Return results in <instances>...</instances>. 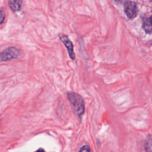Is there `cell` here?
Wrapping results in <instances>:
<instances>
[{
    "instance_id": "cell-1",
    "label": "cell",
    "mask_w": 152,
    "mask_h": 152,
    "mask_svg": "<svg viewBox=\"0 0 152 152\" xmlns=\"http://www.w3.org/2000/svg\"><path fill=\"white\" fill-rule=\"evenodd\" d=\"M67 97L74 113L79 117H81L85 111L84 102L82 96L77 93L71 91L67 93Z\"/></svg>"
},
{
    "instance_id": "cell-2",
    "label": "cell",
    "mask_w": 152,
    "mask_h": 152,
    "mask_svg": "<svg viewBox=\"0 0 152 152\" xmlns=\"http://www.w3.org/2000/svg\"><path fill=\"white\" fill-rule=\"evenodd\" d=\"M20 50L14 47L5 49L1 53V61H7L15 59L20 55Z\"/></svg>"
},
{
    "instance_id": "cell-3",
    "label": "cell",
    "mask_w": 152,
    "mask_h": 152,
    "mask_svg": "<svg viewBox=\"0 0 152 152\" xmlns=\"http://www.w3.org/2000/svg\"><path fill=\"white\" fill-rule=\"evenodd\" d=\"M124 11L129 18H135L138 13L137 4L134 1H126L124 4Z\"/></svg>"
},
{
    "instance_id": "cell-4",
    "label": "cell",
    "mask_w": 152,
    "mask_h": 152,
    "mask_svg": "<svg viewBox=\"0 0 152 152\" xmlns=\"http://www.w3.org/2000/svg\"><path fill=\"white\" fill-rule=\"evenodd\" d=\"M59 38H60V40L62 41V42L64 43V45L65 46L66 48L67 49V51L68 52L70 58L72 59H74L75 55L74 52L73 44L72 42L70 40L68 37L64 34H62V33L60 34Z\"/></svg>"
},
{
    "instance_id": "cell-5",
    "label": "cell",
    "mask_w": 152,
    "mask_h": 152,
    "mask_svg": "<svg viewBox=\"0 0 152 152\" xmlns=\"http://www.w3.org/2000/svg\"><path fill=\"white\" fill-rule=\"evenodd\" d=\"M23 1L20 0H16V1H9L8 4L10 8L13 11H20L21 8V4Z\"/></svg>"
},
{
    "instance_id": "cell-6",
    "label": "cell",
    "mask_w": 152,
    "mask_h": 152,
    "mask_svg": "<svg viewBox=\"0 0 152 152\" xmlns=\"http://www.w3.org/2000/svg\"><path fill=\"white\" fill-rule=\"evenodd\" d=\"M144 148L146 152H152V135H148L145 140Z\"/></svg>"
},
{
    "instance_id": "cell-7",
    "label": "cell",
    "mask_w": 152,
    "mask_h": 152,
    "mask_svg": "<svg viewBox=\"0 0 152 152\" xmlns=\"http://www.w3.org/2000/svg\"><path fill=\"white\" fill-rule=\"evenodd\" d=\"M143 28L147 33H151L152 32V24L150 18H146L144 21Z\"/></svg>"
},
{
    "instance_id": "cell-8",
    "label": "cell",
    "mask_w": 152,
    "mask_h": 152,
    "mask_svg": "<svg viewBox=\"0 0 152 152\" xmlns=\"http://www.w3.org/2000/svg\"><path fill=\"white\" fill-rule=\"evenodd\" d=\"M78 152H91V150L88 145H84L80 148Z\"/></svg>"
},
{
    "instance_id": "cell-9",
    "label": "cell",
    "mask_w": 152,
    "mask_h": 152,
    "mask_svg": "<svg viewBox=\"0 0 152 152\" xmlns=\"http://www.w3.org/2000/svg\"><path fill=\"white\" fill-rule=\"evenodd\" d=\"M5 18V12L3 9H1L0 11V23L2 24Z\"/></svg>"
},
{
    "instance_id": "cell-10",
    "label": "cell",
    "mask_w": 152,
    "mask_h": 152,
    "mask_svg": "<svg viewBox=\"0 0 152 152\" xmlns=\"http://www.w3.org/2000/svg\"><path fill=\"white\" fill-rule=\"evenodd\" d=\"M34 152H45V151H44V150L43 148H39V149H38L37 150H36Z\"/></svg>"
},
{
    "instance_id": "cell-11",
    "label": "cell",
    "mask_w": 152,
    "mask_h": 152,
    "mask_svg": "<svg viewBox=\"0 0 152 152\" xmlns=\"http://www.w3.org/2000/svg\"><path fill=\"white\" fill-rule=\"evenodd\" d=\"M150 21H151V24H152V15H151V17L150 18Z\"/></svg>"
}]
</instances>
